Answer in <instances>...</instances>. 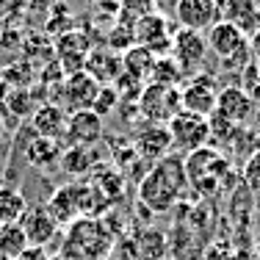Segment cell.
<instances>
[{"label": "cell", "instance_id": "obj_38", "mask_svg": "<svg viewBox=\"0 0 260 260\" xmlns=\"http://www.w3.org/2000/svg\"><path fill=\"white\" fill-rule=\"evenodd\" d=\"M255 141H257V152H260V127L255 130Z\"/></svg>", "mask_w": 260, "mask_h": 260}, {"label": "cell", "instance_id": "obj_41", "mask_svg": "<svg viewBox=\"0 0 260 260\" xmlns=\"http://www.w3.org/2000/svg\"><path fill=\"white\" fill-rule=\"evenodd\" d=\"M257 14H260V3H257Z\"/></svg>", "mask_w": 260, "mask_h": 260}, {"label": "cell", "instance_id": "obj_11", "mask_svg": "<svg viewBox=\"0 0 260 260\" xmlns=\"http://www.w3.org/2000/svg\"><path fill=\"white\" fill-rule=\"evenodd\" d=\"M133 150L139 152V158L147 160L150 166L158 164V160H164L166 155H172V150H175L169 127L166 125H147L139 136H136Z\"/></svg>", "mask_w": 260, "mask_h": 260}, {"label": "cell", "instance_id": "obj_16", "mask_svg": "<svg viewBox=\"0 0 260 260\" xmlns=\"http://www.w3.org/2000/svg\"><path fill=\"white\" fill-rule=\"evenodd\" d=\"M89 53H91L89 39H86V34H80V30H70V34H64L58 39V61H61L67 75L83 72Z\"/></svg>", "mask_w": 260, "mask_h": 260}, {"label": "cell", "instance_id": "obj_12", "mask_svg": "<svg viewBox=\"0 0 260 260\" xmlns=\"http://www.w3.org/2000/svg\"><path fill=\"white\" fill-rule=\"evenodd\" d=\"M216 111H219L224 119H230L233 125L244 127L246 122L255 116V103H252V97L246 94L238 83H235V86H224V89H219Z\"/></svg>", "mask_w": 260, "mask_h": 260}, {"label": "cell", "instance_id": "obj_20", "mask_svg": "<svg viewBox=\"0 0 260 260\" xmlns=\"http://www.w3.org/2000/svg\"><path fill=\"white\" fill-rule=\"evenodd\" d=\"M130 252H133L136 260H166V255H169V238L158 227H147V230H141L133 238Z\"/></svg>", "mask_w": 260, "mask_h": 260}, {"label": "cell", "instance_id": "obj_39", "mask_svg": "<svg viewBox=\"0 0 260 260\" xmlns=\"http://www.w3.org/2000/svg\"><path fill=\"white\" fill-rule=\"evenodd\" d=\"M255 119H257V125H260V105H255Z\"/></svg>", "mask_w": 260, "mask_h": 260}, {"label": "cell", "instance_id": "obj_34", "mask_svg": "<svg viewBox=\"0 0 260 260\" xmlns=\"http://www.w3.org/2000/svg\"><path fill=\"white\" fill-rule=\"evenodd\" d=\"M249 50H252V58H255V64H260V28L252 34L249 39Z\"/></svg>", "mask_w": 260, "mask_h": 260}, {"label": "cell", "instance_id": "obj_40", "mask_svg": "<svg viewBox=\"0 0 260 260\" xmlns=\"http://www.w3.org/2000/svg\"><path fill=\"white\" fill-rule=\"evenodd\" d=\"M47 260H64V257H61V255H50V257H47Z\"/></svg>", "mask_w": 260, "mask_h": 260}, {"label": "cell", "instance_id": "obj_14", "mask_svg": "<svg viewBox=\"0 0 260 260\" xmlns=\"http://www.w3.org/2000/svg\"><path fill=\"white\" fill-rule=\"evenodd\" d=\"M205 39H208V50L213 53L219 61L230 58L233 53H238L241 47H244L246 42H249L244 30H241L238 25H233L230 20H219L213 28L208 30Z\"/></svg>", "mask_w": 260, "mask_h": 260}, {"label": "cell", "instance_id": "obj_33", "mask_svg": "<svg viewBox=\"0 0 260 260\" xmlns=\"http://www.w3.org/2000/svg\"><path fill=\"white\" fill-rule=\"evenodd\" d=\"M47 249H42V246H28L25 252L20 255V260H47Z\"/></svg>", "mask_w": 260, "mask_h": 260}, {"label": "cell", "instance_id": "obj_25", "mask_svg": "<svg viewBox=\"0 0 260 260\" xmlns=\"http://www.w3.org/2000/svg\"><path fill=\"white\" fill-rule=\"evenodd\" d=\"M28 246L30 244L20 224H3V230H0V260H20V255Z\"/></svg>", "mask_w": 260, "mask_h": 260}, {"label": "cell", "instance_id": "obj_37", "mask_svg": "<svg viewBox=\"0 0 260 260\" xmlns=\"http://www.w3.org/2000/svg\"><path fill=\"white\" fill-rule=\"evenodd\" d=\"M3 136H6V116H3V111H0V141H3Z\"/></svg>", "mask_w": 260, "mask_h": 260}, {"label": "cell", "instance_id": "obj_43", "mask_svg": "<svg viewBox=\"0 0 260 260\" xmlns=\"http://www.w3.org/2000/svg\"><path fill=\"white\" fill-rule=\"evenodd\" d=\"M166 260H169V257H166Z\"/></svg>", "mask_w": 260, "mask_h": 260}, {"label": "cell", "instance_id": "obj_3", "mask_svg": "<svg viewBox=\"0 0 260 260\" xmlns=\"http://www.w3.org/2000/svg\"><path fill=\"white\" fill-rule=\"evenodd\" d=\"M114 246H116V238L105 227L103 219L80 216L67 227L64 246H61L58 255L64 260H103Z\"/></svg>", "mask_w": 260, "mask_h": 260}, {"label": "cell", "instance_id": "obj_5", "mask_svg": "<svg viewBox=\"0 0 260 260\" xmlns=\"http://www.w3.org/2000/svg\"><path fill=\"white\" fill-rule=\"evenodd\" d=\"M133 36H136V45L147 47L150 53H155L158 58L166 53H172V39H175V28H172L169 17L158 14H144L136 20L133 25Z\"/></svg>", "mask_w": 260, "mask_h": 260}, {"label": "cell", "instance_id": "obj_19", "mask_svg": "<svg viewBox=\"0 0 260 260\" xmlns=\"http://www.w3.org/2000/svg\"><path fill=\"white\" fill-rule=\"evenodd\" d=\"M86 75H91L100 86H114L122 70V55H116L114 50H91L89 58H86V67H83Z\"/></svg>", "mask_w": 260, "mask_h": 260}, {"label": "cell", "instance_id": "obj_26", "mask_svg": "<svg viewBox=\"0 0 260 260\" xmlns=\"http://www.w3.org/2000/svg\"><path fill=\"white\" fill-rule=\"evenodd\" d=\"M183 70L172 55H160L155 58V67H152V75H150V83L155 86H166V89H180V80H183Z\"/></svg>", "mask_w": 260, "mask_h": 260}, {"label": "cell", "instance_id": "obj_15", "mask_svg": "<svg viewBox=\"0 0 260 260\" xmlns=\"http://www.w3.org/2000/svg\"><path fill=\"white\" fill-rule=\"evenodd\" d=\"M67 111L55 103H42L34 108L30 114V130H34L39 139H53L58 141L67 133Z\"/></svg>", "mask_w": 260, "mask_h": 260}, {"label": "cell", "instance_id": "obj_7", "mask_svg": "<svg viewBox=\"0 0 260 260\" xmlns=\"http://www.w3.org/2000/svg\"><path fill=\"white\" fill-rule=\"evenodd\" d=\"M172 58L180 64L183 75L185 72H200V67L205 64L208 58V39L197 30H185L177 28L175 30V39H172Z\"/></svg>", "mask_w": 260, "mask_h": 260}, {"label": "cell", "instance_id": "obj_22", "mask_svg": "<svg viewBox=\"0 0 260 260\" xmlns=\"http://www.w3.org/2000/svg\"><path fill=\"white\" fill-rule=\"evenodd\" d=\"M155 58H158V55H155V53H150L147 47L133 45L130 50L122 53V70H125L130 78H136V80H141V83H144V80L152 75Z\"/></svg>", "mask_w": 260, "mask_h": 260}, {"label": "cell", "instance_id": "obj_32", "mask_svg": "<svg viewBox=\"0 0 260 260\" xmlns=\"http://www.w3.org/2000/svg\"><path fill=\"white\" fill-rule=\"evenodd\" d=\"M103 260H136V257H133V252H130V244H116Z\"/></svg>", "mask_w": 260, "mask_h": 260}, {"label": "cell", "instance_id": "obj_8", "mask_svg": "<svg viewBox=\"0 0 260 260\" xmlns=\"http://www.w3.org/2000/svg\"><path fill=\"white\" fill-rule=\"evenodd\" d=\"M216 100H219V86L210 75H197L191 83H185L180 89V105L183 111L197 116H208L216 111Z\"/></svg>", "mask_w": 260, "mask_h": 260}, {"label": "cell", "instance_id": "obj_36", "mask_svg": "<svg viewBox=\"0 0 260 260\" xmlns=\"http://www.w3.org/2000/svg\"><path fill=\"white\" fill-rule=\"evenodd\" d=\"M9 94H11V86H9V80L0 75V111H3V105H6V100H9Z\"/></svg>", "mask_w": 260, "mask_h": 260}, {"label": "cell", "instance_id": "obj_17", "mask_svg": "<svg viewBox=\"0 0 260 260\" xmlns=\"http://www.w3.org/2000/svg\"><path fill=\"white\" fill-rule=\"evenodd\" d=\"M20 227H22V233H25L28 244L42 246V249L58 235V224L53 221V216L47 213L45 208H28V213L20 219Z\"/></svg>", "mask_w": 260, "mask_h": 260}, {"label": "cell", "instance_id": "obj_23", "mask_svg": "<svg viewBox=\"0 0 260 260\" xmlns=\"http://www.w3.org/2000/svg\"><path fill=\"white\" fill-rule=\"evenodd\" d=\"M28 213V200L22 191L11 185H0V221L3 224H20V219Z\"/></svg>", "mask_w": 260, "mask_h": 260}, {"label": "cell", "instance_id": "obj_18", "mask_svg": "<svg viewBox=\"0 0 260 260\" xmlns=\"http://www.w3.org/2000/svg\"><path fill=\"white\" fill-rule=\"evenodd\" d=\"M64 97H67V105L70 111H86L91 108L97 100V91H100V83H97L91 75L86 72H75V75H67V83H64Z\"/></svg>", "mask_w": 260, "mask_h": 260}, {"label": "cell", "instance_id": "obj_31", "mask_svg": "<svg viewBox=\"0 0 260 260\" xmlns=\"http://www.w3.org/2000/svg\"><path fill=\"white\" fill-rule=\"evenodd\" d=\"M205 260H233V249L224 246V244L205 246Z\"/></svg>", "mask_w": 260, "mask_h": 260}, {"label": "cell", "instance_id": "obj_10", "mask_svg": "<svg viewBox=\"0 0 260 260\" xmlns=\"http://www.w3.org/2000/svg\"><path fill=\"white\" fill-rule=\"evenodd\" d=\"M45 210L53 216L55 224L70 227L75 219L83 216V183H67L61 188H55V194L47 200Z\"/></svg>", "mask_w": 260, "mask_h": 260}, {"label": "cell", "instance_id": "obj_4", "mask_svg": "<svg viewBox=\"0 0 260 260\" xmlns=\"http://www.w3.org/2000/svg\"><path fill=\"white\" fill-rule=\"evenodd\" d=\"M139 111L150 125H169L183 111L180 105V89H166V86H144L139 97Z\"/></svg>", "mask_w": 260, "mask_h": 260}, {"label": "cell", "instance_id": "obj_27", "mask_svg": "<svg viewBox=\"0 0 260 260\" xmlns=\"http://www.w3.org/2000/svg\"><path fill=\"white\" fill-rule=\"evenodd\" d=\"M6 114H17V116H25V114H34V100L25 89H11L9 100H6Z\"/></svg>", "mask_w": 260, "mask_h": 260}, {"label": "cell", "instance_id": "obj_24", "mask_svg": "<svg viewBox=\"0 0 260 260\" xmlns=\"http://www.w3.org/2000/svg\"><path fill=\"white\" fill-rule=\"evenodd\" d=\"M94 152L91 147H67L61 152V169L67 172L70 177H83L94 169Z\"/></svg>", "mask_w": 260, "mask_h": 260}, {"label": "cell", "instance_id": "obj_29", "mask_svg": "<svg viewBox=\"0 0 260 260\" xmlns=\"http://www.w3.org/2000/svg\"><path fill=\"white\" fill-rule=\"evenodd\" d=\"M244 185L252 194H260V152H255L249 160H244Z\"/></svg>", "mask_w": 260, "mask_h": 260}, {"label": "cell", "instance_id": "obj_28", "mask_svg": "<svg viewBox=\"0 0 260 260\" xmlns=\"http://www.w3.org/2000/svg\"><path fill=\"white\" fill-rule=\"evenodd\" d=\"M119 105V94H116V89L114 86H100V91H97V100H94V105H91V111H94L97 116H108L111 111Z\"/></svg>", "mask_w": 260, "mask_h": 260}, {"label": "cell", "instance_id": "obj_42", "mask_svg": "<svg viewBox=\"0 0 260 260\" xmlns=\"http://www.w3.org/2000/svg\"><path fill=\"white\" fill-rule=\"evenodd\" d=\"M0 230H3V221H0Z\"/></svg>", "mask_w": 260, "mask_h": 260}, {"label": "cell", "instance_id": "obj_2", "mask_svg": "<svg viewBox=\"0 0 260 260\" xmlns=\"http://www.w3.org/2000/svg\"><path fill=\"white\" fill-rule=\"evenodd\" d=\"M183 164H185L188 185L200 197H213L227 185L233 188V180H235L233 160L221 155L216 147H202V150L188 152V155H183Z\"/></svg>", "mask_w": 260, "mask_h": 260}, {"label": "cell", "instance_id": "obj_35", "mask_svg": "<svg viewBox=\"0 0 260 260\" xmlns=\"http://www.w3.org/2000/svg\"><path fill=\"white\" fill-rule=\"evenodd\" d=\"M213 3L216 6H219V11H221V20H224V17L227 14H230V11L235 9V6H238L241 3V0H213Z\"/></svg>", "mask_w": 260, "mask_h": 260}, {"label": "cell", "instance_id": "obj_1", "mask_svg": "<svg viewBox=\"0 0 260 260\" xmlns=\"http://www.w3.org/2000/svg\"><path fill=\"white\" fill-rule=\"evenodd\" d=\"M188 188L183 155H166L164 160L152 164L147 175L139 180V205L150 213H166L180 202V197Z\"/></svg>", "mask_w": 260, "mask_h": 260}, {"label": "cell", "instance_id": "obj_9", "mask_svg": "<svg viewBox=\"0 0 260 260\" xmlns=\"http://www.w3.org/2000/svg\"><path fill=\"white\" fill-rule=\"evenodd\" d=\"M175 20H177V25L185 28V30L205 34V30H210L221 20V11L213 0H177Z\"/></svg>", "mask_w": 260, "mask_h": 260}, {"label": "cell", "instance_id": "obj_6", "mask_svg": "<svg viewBox=\"0 0 260 260\" xmlns=\"http://www.w3.org/2000/svg\"><path fill=\"white\" fill-rule=\"evenodd\" d=\"M169 133H172V144L175 150L180 152H194V150H202L208 147V139H210V125L205 116H197V114H188V111H180L175 119L169 122Z\"/></svg>", "mask_w": 260, "mask_h": 260}, {"label": "cell", "instance_id": "obj_13", "mask_svg": "<svg viewBox=\"0 0 260 260\" xmlns=\"http://www.w3.org/2000/svg\"><path fill=\"white\" fill-rule=\"evenodd\" d=\"M67 141L70 147H91L103 139V119L91 108L67 116Z\"/></svg>", "mask_w": 260, "mask_h": 260}, {"label": "cell", "instance_id": "obj_30", "mask_svg": "<svg viewBox=\"0 0 260 260\" xmlns=\"http://www.w3.org/2000/svg\"><path fill=\"white\" fill-rule=\"evenodd\" d=\"M152 6H155V0H122V9H125V14L133 17V22L144 14H152Z\"/></svg>", "mask_w": 260, "mask_h": 260}, {"label": "cell", "instance_id": "obj_21", "mask_svg": "<svg viewBox=\"0 0 260 260\" xmlns=\"http://www.w3.org/2000/svg\"><path fill=\"white\" fill-rule=\"evenodd\" d=\"M61 144L53 139H39V136H34V139L28 141L25 147V164L34 166V169H53L55 164H61Z\"/></svg>", "mask_w": 260, "mask_h": 260}]
</instances>
